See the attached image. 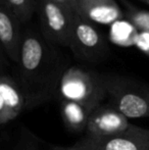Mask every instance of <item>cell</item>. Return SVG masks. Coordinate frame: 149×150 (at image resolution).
I'll list each match as a JSON object with an SVG mask.
<instances>
[{
  "mask_svg": "<svg viewBox=\"0 0 149 150\" xmlns=\"http://www.w3.org/2000/svg\"><path fill=\"white\" fill-rule=\"evenodd\" d=\"M16 81L26 98V109L35 108L58 92L68 65L64 56L43 36L32 31L23 35Z\"/></svg>",
  "mask_w": 149,
  "mask_h": 150,
  "instance_id": "1",
  "label": "cell"
},
{
  "mask_svg": "<svg viewBox=\"0 0 149 150\" xmlns=\"http://www.w3.org/2000/svg\"><path fill=\"white\" fill-rule=\"evenodd\" d=\"M0 94L13 119L26 109V98L16 79L8 75H0Z\"/></svg>",
  "mask_w": 149,
  "mask_h": 150,
  "instance_id": "11",
  "label": "cell"
},
{
  "mask_svg": "<svg viewBox=\"0 0 149 150\" xmlns=\"http://www.w3.org/2000/svg\"><path fill=\"white\" fill-rule=\"evenodd\" d=\"M77 145L89 150H149V129L131 126L119 135L104 139H81Z\"/></svg>",
  "mask_w": 149,
  "mask_h": 150,
  "instance_id": "6",
  "label": "cell"
},
{
  "mask_svg": "<svg viewBox=\"0 0 149 150\" xmlns=\"http://www.w3.org/2000/svg\"><path fill=\"white\" fill-rule=\"evenodd\" d=\"M92 109L78 102L61 99L60 113L64 124L68 131L80 133L86 131Z\"/></svg>",
  "mask_w": 149,
  "mask_h": 150,
  "instance_id": "10",
  "label": "cell"
},
{
  "mask_svg": "<svg viewBox=\"0 0 149 150\" xmlns=\"http://www.w3.org/2000/svg\"><path fill=\"white\" fill-rule=\"evenodd\" d=\"M128 20L138 31H149V11L144 9H137L129 7L127 10Z\"/></svg>",
  "mask_w": 149,
  "mask_h": 150,
  "instance_id": "13",
  "label": "cell"
},
{
  "mask_svg": "<svg viewBox=\"0 0 149 150\" xmlns=\"http://www.w3.org/2000/svg\"><path fill=\"white\" fill-rule=\"evenodd\" d=\"M142 2H144V3H146V4H148L149 5V0H141Z\"/></svg>",
  "mask_w": 149,
  "mask_h": 150,
  "instance_id": "19",
  "label": "cell"
},
{
  "mask_svg": "<svg viewBox=\"0 0 149 150\" xmlns=\"http://www.w3.org/2000/svg\"><path fill=\"white\" fill-rule=\"evenodd\" d=\"M109 103L128 119L149 117V85L125 76L103 75Z\"/></svg>",
  "mask_w": 149,
  "mask_h": 150,
  "instance_id": "2",
  "label": "cell"
},
{
  "mask_svg": "<svg viewBox=\"0 0 149 150\" xmlns=\"http://www.w3.org/2000/svg\"><path fill=\"white\" fill-rule=\"evenodd\" d=\"M61 99L83 104L92 110L107 98L103 75L81 67H68L58 88Z\"/></svg>",
  "mask_w": 149,
  "mask_h": 150,
  "instance_id": "3",
  "label": "cell"
},
{
  "mask_svg": "<svg viewBox=\"0 0 149 150\" xmlns=\"http://www.w3.org/2000/svg\"><path fill=\"white\" fill-rule=\"evenodd\" d=\"M14 120L12 115L10 113L8 107L6 106L1 94H0V125H5L9 122L10 120Z\"/></svg>",
  "mask_w": 149,
  "mask_h": 150,
  "instance_id": "15",
  "label": "cell"
},
{
  "mask_svg": "<svg viewBox=\"0 0 149 150\" xmlns=\"http://www.w3.org/2000/svg\"><path fill=\"white\" fill-rule=\"evenodd\" d=\"M131 126L129 119L117 110L110 103L100 104L90 115L86 137L94 139H104L113 137L125 132Z\"/></svg>",
  "mask_w": 149,
  "mask_h": 150,
  "instance_id": "7",
  "label": "cell"
},
{
  "mask_svg": "<svg viewBox=\"0 0 149 150\" xmlns=\"http://www.w3.org/2000/svg\"><path fill=\"white\" fill-rule=\"evenodd\" d=\"M72 6L77 13L92 24L112 25L123 18L114 0H73Z\"/></svg>",
  "mask_w": 149,
  "mask_h": 150,
  "instance_id": "9",
  "label": "cell"
},
{
  "mask_svg": "<svg viewBox=\"0 0 149 150\" xmlns=\"http://www.w3.org/2000/svg\"><path fill=\"white\" fill-rule=\"evenodd\" d=\"M9 59L0 43V75H6V71L9 67Z\"/></svg>",
  "mask_w": 149,
  "mask_h": 150,
  "instance_id": "16",
  "label": "cell"
},
{
  "mask_svg": "<svg viewBox=\"0 0 149 150\" xmlns=\"http://www.w3.org/2000/svg\"><path fill=\"white\" fill-rule=\"evenodd\" d=\"M48 150H89V149L84 148V147H81L79 145L75 144L73 146H54Z\"/></svg>",
  "mask_w": 149,
  "mask_h": 150,
  "instance_id": "17",
  "label": "cell"
},
{
  "mask_svg": "<svg viewBox=\"0 0 149 150\" xmlns=\"http://www.w3.org/2000/svg\"><path fill=\"white\" fill-rule=\"evenodd\" d=\"M136 47L149 57V31H139L134 38Z\"/></svg>",
  "mask_w": 149,
  "mask_h": 150,
  "instance_id": "14",
  "label": "cell"
},
{
  "mask_svg": "<svg viewBox=\"0 0 149 150\" xmlns=\"http://www.w3.org/2000/svg\"><path fill=\"white\" fill-rule=\"evenodd\" d=\"M22 24L28 23L39 6V0H5Z\"/></svg>",
  "mask_w": 149,
  "mask_h": 150,
  "instance_id": "12",
  "label": "cell"
},
{
  "mask_svg": "<svg viewBox=\"0 0 149 150\" xmlns=\"http://www.w3.org/2000/svg\"><path fill=\"white\" fill-rule=\"evenodd\" d=\"M55 1L61 2V3H66V4H70V5L73 4V0H55Z\"/></svg>",
  "mask_w": 149,
  "mask_h": 150,
  "instance_id": "18",
  "label": "cell"
},
{
  "mask_svg": "<svg viewBox=\"0 0 149 150\" xmlns=\"http://www.w3.org/2000/svg\"><path fill=\"white\" fill-rule=\"evenodd\" d=\"M68 48L76 57L89 62L101 60L106 52L105 42L94 24L86 21L77 12L75 13Z\"/></svg>",
  "mask_w": 149,
  "mask_h": 150,
  "instance_id": "5",
  "label": "cell"
},
{
  "mask_svg": "<svg viewBox=\"0 0 149 150\" xmlns=\"http://www.w3.org/2000/svg\"><path fill=\"white\" fill-rule=\"evenodd\" d=\"M22 23L5 0H0V43L11 62L20 61V46L24 33Z\"/></svg>",
  "mask_w": 149,
  "mask_h": 150,
  "instance_id": "8",
  "label": "cell"
},
{
  "mask_svg": "<svg viewBox=\"0 0 149 150\" xmlns=\"http://www.w3.org/2000/svg\"><path fill=\"white\" fill-rule=\"evenodd\" d=\"M38 8L43 37L52 44L68 47L76 13L73 6L55 0H39Z\"/></svg>",
  "mask_w": 149,
  "mask_h": 150,
  "instance_id": "4",
  "label": "cell"
}]
</instances>
